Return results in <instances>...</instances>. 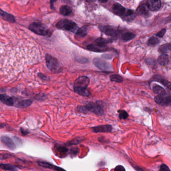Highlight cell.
<instances>
[{"label":"cell","mask_w":171,"mask_h":171,"mask_svg":"<svg viewBox=\"0 0 171 171\" xmlns=\"http://www.w3.org/2000/svg\"><path fill=\"white\" fill-rule=\"evenodd\" d=\"M90 80L86 76H81L76 80L73 85L74 92L84 97H88L91 92L88 89Z\"/></svg>","instance_id":"1"},{"label":"cell","mask_w":171,"mask_h":171,"mask_svg":"<svg viewBox=\"0 0 171 171\" xmlns=\"http://www.w3.org/2000/svg\"><path fill=\"white\" fill-rule=\"evenodd\" d=\"M77 110L79 112L82 113H87L88 112H91L99 116H102L104 114L103 107L97 103H94L90 102L83 106H79L78 107Z\"/></svg>","instance_id":"2"},{"label":"cell","mask_w":171,"mask_h":171,"mask_svg":"<svg viewBox=\"0 0 171 171\" xmlns=\"http://www.w3.org/2000/svg\"><path fill=\"white\" fill-rule=\"evenodd\" d=\"M45 60L46 66L51 72L54 73H59L61 72V66L56 58L50 55L46 54Z\"/></svg>","instance_id":"3"},{"label":"cell","mask_w":171,"mask_h":171,"mask_svg":"<svg viewBox=\"0 0 171 171\" xmlns=\"http://www.w3.org/2000/svg\"><path fill=\"white\" fill-rule=\"evenodd\" d=\"M58 29L61 30H66L71 32L78 31V27L73 22L67 19H63L60 21L56 25Z\"/></svg>","instance_id":"4"},{"label":"cell","mask_w":171,"mask_h":171,"mask_svg":"<svg viewBox=\"0 0 171 171\" xmlns=\"http://www.w3.org/2000/svg\"><path fill=\"white\" fill-rule=\"evenodd\" d=\"M29 29L34 33L41 36L48 35V29L42 24L33 23L30 25Z\"/></svg>","instance_id":"5"},{"label":"cell","mask_w":171,"mask_h":171,"mask_svg":"<svg viewBox=\"0 0 171 171\" xmlns=\"http://www.w3.org/2000/svg\"><path fill=\"white\" fill-rule=\"evenodd\" d=\"M94 64L99 69L105 71H111L113 70L112 65L107 61L99 58H94L93 61Z\"/></svg>","instance_id":"6"},{"label":"cell","mask_w":171,"mask_h":171,"mask_svg":"<svg viewBox=\"0 0 171 171\" xmlns=\"http://www.w3.org/2000/svg\"><path fill=\"white\" fill-rule=\"evenodd\" d=\"M99 28L101 31L109 36L116 37L119 35V31L112 27L109 26H100Z\"/></svg>","instance_id":"7"},{"label":"cell","mask_w":171,"mask_h":171,"mask_svg":"<svg viewBox=\"0 0 171 171\" xmlns=\"http://www.w3.org/2000/svg\"><path fill=\"white\" fill-rule=\"evenodd\" d=\"M157 104L161 106H167L171 103V96L158 95L155 98Z\"/></svg>","instance_id":"8"},{"label":"cell","mask_w":171,"mask_h":171,"mask_svg":"<svg viewBox=\"0 0 171 171\" xmlns=\"http://www.w3.org/2000/svg\"><path fill=\"white\" fill-rule=\"evenodd\" d=\"M87 49L92 52H99V53L105 52L110 50L109 48L107 46V45H101L97 44L88 45Z\"/></svg>","instance_id":"9"},{"label":"cell","mask_w":171,"mask_h":171,"mask_svg":"<svg viewBox=\"0 0 171 171\" xmlns=\"http://www.w3.org/2000/svg\"><path fill=\"white\" fill-rule=\"evenodd\" d=\"M92 131L94 133H108L112 132V125H101L99 126L92 127Z\"/></svg>","instance_id":"10"},{"label":"cell","mask_w":171,"mask_h":171,"mask_svg":"<svg viewBox=\"0 0 171 171\" xmlns=\"http://www.w3.org/2000/svg\"><path fill=\"white\" fill-rule=\"evenodd\" d=\"M33 103L31 99H25V100H19L15 98V104L16 107L19 108H25L30 106Z\"/></svg>","instance_id":"11"},{"label":"cell","mask_w":171,"mask_h":171,"mask_svg":"<svg viewBox=\"0 0 171 171\" xmlns=\"http://www.w3.org/2000/svg\"><path fill=\"white\" fill-rule=\"evenodd\" d=\"M147 5L150 10L152 11H156L161 8V2L160 0H148Z\"/></svg>","instance_id":"12"},{"label":"cell","mask_w":171,"mask_h":171,"mask_svg":"<svg viewBox=\"0 0 171 171\" xmlns=\"http://www.w3.org/2000/svg\"><path fill=\"white\" fill-rule=\"evenodd\" d=\"M0 100L3 103L7 106H12L15 104V98L6 94H1L0 95Z\"/></svg>","instance_id":"13"},{"label":"cell","mask_w":171,"mask_h":171,"mask_svg":"<svg viewBox=\"0 0 171 171\" xmlns=\"http://www.w3.org/2000/svg\"><path fill=\"white\" fill-rule=\"evenodd\" d=\"M1 139L4 144H5L6 146H7L10 150H15L16 148L15 143L10 137L6 136H2Z\"/></svg>","instance_id":"14"},{"label":"cell","mask_w":171,"mask_h":171,"mask_svg":"<svg viewBox=\"0 0 171 171\" xmlns=\"http://www.w3.org/2000/svg\"><path fill=\"white\" fill-rule=\"evenodd\" d=\"M38 164L40 166L42 167L43 168H48L50 169L54 170L55 171H66L62 168L56 166L54 165L51 164L50 163H48L45 161H38Z\"/></svg>","instance_id":"15"},{"label":"cell","mask_w":171,"mask_h":171,"mask_svg":"<svg viewBox=\"0 0 171 171\" xmlns=\"http://www.w3.org/2000/svg\"><path fill=\"white\" fill-rule=\"evenodd\" d=\"M113 11L117 15L122 16L125 15V9L119 4H115L113 6Z\"/></svg>","instance_id":"16"},{"label":"cell","mask_w":171,"mask_h":171,"mask_svg":"<svg viewBox=\"0 0 171 171\" xmlns=\"http://www.w3.org/2000/svg\"><path fill=\"white\" fill-rule=\"evenodd\" d=\"M153 79H154V80L158 81V82H160V83L163 84L168 89L171 90V82L168 81L166 79H164L162 76L160 75H155L154 76Z\"/></svg>","instance_id":"17"},{"label":"cell","mask_w":171,"mask_h":171,"mask_svg":"<svg viewBox=\"0 0 171 171\" xmlns=\"http://www.w3.org/2000/svg\"><path fill=\"white\" fill-rule=\"evenodd\" d=\"M158 62L161 66H166L169 63V58L166 54H162L158 59Z\"/></svg>","instance_id":"18"},{"label":"cell","mask_w":171,"mask_h":171,"mask_svg":"<svg viewBox=\"0 0 171 171\" xmlns=\"http://www.w3.org/2000/svg\"><path fill=\"white\" fill-rule=\"evenodd\" d=\"M0 167L2 169L5 170L6 171H18L20 170L18 167L10 164H1Z\"/></svg>","instance_id":"19"},{"label":"cell","mask_w":171,"mask_h":171,"mask_svg":"<svg viewBox=\"0 0 171 171\" xmlns=\"http://www.w3.org/2000/svg\"><path fill=\"white\" fill-rule=\"evenodd\" d=\"M88 32V27L83 26L79 29L76 32V35L78 38H84L87 35Z\"/></svg>","instance_id":"20"},{"label":"cell","mask_w":171,"mask_h":171,"mask_svg":"<svg viewBox=\"0 0 171 171\" xmlns=\"http://www.w3.org/2000/svg\"><path fill=\"white\" fill-rule=\"evenodd\" d=\"M1 15L4 20H6L7 21L11 23H14L15 22V20L14 17L12 15H10L9 14L7 13L6 12H4L3 11H1Z\"/></svg>","instance_id":"21"},{"label":"cell","mask_w":171,"mask_h":171,"mask_svg":"<svg viewBox=\"0 0 171 171\" xmlns=\"http://www.w3.org/2000/svg\"><path fill=\"white\" fill-rule=\"evenodd\" d=\"M153 91L155 94H157L158 95L164 96L166 95V91L160 86H155L153 87Z\"/></svg>","instance_id":"22"},{"label":"cell","mask_w":171,"mask_h":171,"mask_svg":"<svg viewBox=\"0 0 171 171\" xmlns=\"http://www.w3.org/2000/svg\"><path fill=\"white\" fill-rule=\"evenodd\" d=\"M149 8L148 5L146 4H143L140 6L138 7V13L140 15H143V16H147L149 14Z\"/></svg>","instance_id":"23"},{"label":"cell","mask_w":171,"mask_h":171,"mask_svg":"<svg viewBox=\"0 0 171 171\" xmlns=\"http://www.w3.org/2000/svg\"><path fill=\"white\" fill-rule=\"evenodd\" d=\"M60 13L64 16H68L72 13V9L68 6H63L60 8Z\"/></svg>","instance_id":"24"},{"label":"cell","mask_w":171,"mask_h":171,"mask_svg":"<svg viewBox=\"0 0 171 171\" xmlns=\"http://www.w3.org/2000/svg\"><path fill=\"white\" fill-rule=\"evenodd\" d=\"M171 51L170 44L163 45L159 48V51L162 54H166L168 51Z\"/></svg>","instance_id":"25"},{"label":"cell","mask_w":171,"mask_h":171,"mask_svg":"<svg viewBox=\"0 0 171 171\" xmlns=\"http://www.w3.org/2000/svg\"><path fill=\"white\" fill-rule=\"evenodd\" d=\"M135 37V35L132 33H125L122 36V39L124 41H128L133 39Z\"/></svg>","instance_id":"26"},{"label":"cell","mask_w":171,"mask_h":171,"mask_svg":"<svg viewBox=\"0 0 171 171\" xmlns=\"http://www.w3.org/2000/svg\"><path fill=\"white\" fill-rule=\"evenodd\" d=\"M113 40L111 39H107L104 38H99L96 40V43L97 44L101 45H106L108 43L112 42Z\"/></svg>","instance_id":"27"},{"label":"cell","mask_w":171,"mask_h":171,"mask_svg":"<svg viewBox=\"0 0 171 171\" xmlns=\"http://www.w3.org/2000/svg\"><path fill=\"white\" fill-rule=\"evenodd\" d=\"M110 80L112 82H115L117 83H122L123 82V79L121 76L117 74H114L110 76Z\"/></svg>","instance_id":"28"},{"label":"cell","mask_w":171,"mask_h":171,"mask_svg":"<svg viewBox=\"0 0 171 171\" xmlns=\"http://www.w3.org/2000/svg\"><path fill=\"white\" fill-rule=\"evenodd\" d=\"M160 42V40L155 37H151L148 41V44L151 46H156Z\"/></svg>","instance_id":"29"},{"label":"cell","mask_w":171,"mask_h":171,"mask_svg":"<svg viewBox=\"0 0 171 171\" xmlns=\"http://www.w3.org/2000/svg\"><path fill=\"white\" fill-rule=\"evenodd\" d=\"M146 64L149 65V66H151L153 67H155V66H156V62L154 59L152 58H147L146 60Z\"/></svg>","instance_id":"30"},{"label":"cell","mask_w":171,"mask_h":171,"mask_svg":"<svg viewBox=\"0 0 171 171\" xmlns=\"http://www.w3.org/2000/svg\"><path fill=\"white\" fill-rule=\"evenodd\" d=\"M119 118L120 119L125 120L128 117V114L127 111L125 110H120L119 111Z\"/></svg>","instance_id":"31"},{"label":"cell","mask_w":171,"mask_h":171,"mask_svg":"<svg viewBox=\"0 0 171 171\" xmlns=\"http://www.w3.org/2000/svg\"><path fill=\"white\" fill-rule=\"evenodd\" d=\"M166 32V29H163L161 31L159 32V33L157 34L156 36L159 37V38H162L165 34Z\"/></svg>","instance_id":"32"},{"label":"cell","mask_w":171,"mask_h":171,"mask_svg":"<svg viewBox=\"0 0 171 171\" xmlns=\"http://www.w3.org/2000/svg\"><path fill=\"white\" fill-rule=\"evenodd\" d=\"M160 171H171L169 168L165 164L162 165L160 168Z\"/></svg>","instance_id":"33"},{"label":"cell","mask_w":171,"mask_h":171,"mask_svg":"<svg viewBox=\"0 0 171 171\" xmlns=\"http://www.w3.org/2000/svg\"><path fill=\"white\" fill-rule=\"evenodd\" d=\"M57 150H58L59 152H60L61 154H65L67 151V149L66 148L61 146L58 147Z\"/></svg>","instance_id":"34"},{"label":"cell","mask_w":171,"mask_h":171,"mask_svg":"<svg viewBox=\"0 0 171 171\" xmlns=\"http://www.w3.org/2000/svg\"><path fill=\"white\" fill-rule=\"evenodd\" d=\"M114 171H125V170L122 166L119 165L115 167Z\"/></svg>","instance_id":"35"},{"label":"cell","mask_w":171,"mask_h":171,"mask_svg":"<svg viewBox=\"0 0 171 171\" xmlns=\"http://www.w3.org/2000/svg\"><path fill=\"white\" fill-rule=\"evenodd\" d=\"M38 76L41 79H42L43 80H47V77H46V76L44 75L43 74H42V73H39L38 74Z\"/></svg>","instance_id":"36"},{"label":"cell","mask_w":171,"mask_h":171,"mask_svg":"<svg viewBox=\"0 0 171 171\" xmlns=\"http://www.w3.org/2000/svg\"><path fill=\"white\" fill-rule=\"evenodd\" d=\"M133 11L130 10H128V11L127 12L126 15H127V16H132L133 14Z\"/></svg>","instance_id":"37"},{"label":"cell","mask_w":171,"mask_h":171,"mask_svg":"<svg viewBox=\"0 0 171 171\" xmlns=\"http://www.w3.org/2000/svg\"><path fill=\"white\" fill-rule=\"evenodd\" d=\"M103 57H105V59H110L111 58H112V56H110V55L109 54H105L103 55Z\"/></svg>","instance_id":"38"},{"label":"cell","mask_w":171,"mask_h":171,"mask_svg":"<svg viewBox=\"0 0 171 171\" xmlns=\"http://www.w3.org/2000/svg\"><path fill=\"white\" fill-rule=\"evenodd\" d=\"M56 1H57V0H51L50 3H51V7H53V4L55 2H56Z\"/></svg>","instance_id":"39"},{"label":"cell","mask_w":171,"mask_h":171,"mask_svg":"<svg viewBox=\"0 0 171 171\" xmlns=\"http://www.w3.org/2000/svg\"><path fill=\"white\" fill-rule=\"evenodd\" d=\"M99 2H101V3H107L109 0H99Z\"/></svg>","instance_id":"40"},{"label":"cell","mask_w":171,"mask_h":171,"mask_svg":"<svg viewBox=\"0 0 171 171\" xmlns=\"http://www.w3.org/2000/svg\"><path fill=\"white\" fill-rule=\"evenodd\" d=\"M170 47H171V44H170Z\"/></svg>","instance_id":"41"}]
</instances>
